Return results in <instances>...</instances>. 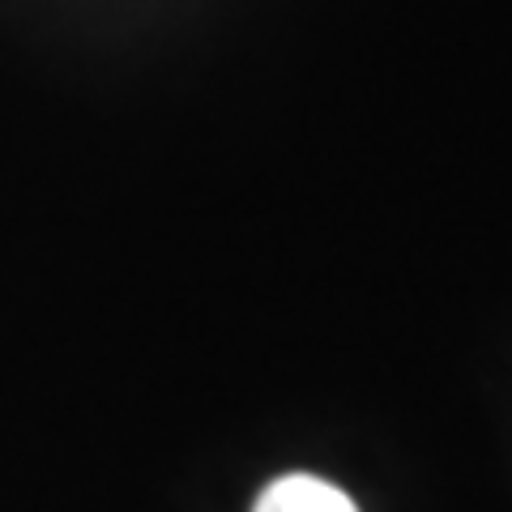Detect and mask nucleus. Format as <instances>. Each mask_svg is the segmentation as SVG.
I'll use <instances>...</instances> for the list:
<instances>
[{
    "instance_id": "obj_1",
    "label": "nucleus",
    "mask_w": 512,
    "mask_h": 512,
    "mask_svg": "<svg viewBox=\"0 0 512 512\" xmlns=\"http://www.w3.org/2000/svg\"><path fill=\"white\" fill-rule=\"evenodd\" d=\"M256 512H359L346 491L312 474H286L269 483L256 500Z\"/></svg>"
}]
</instances>
